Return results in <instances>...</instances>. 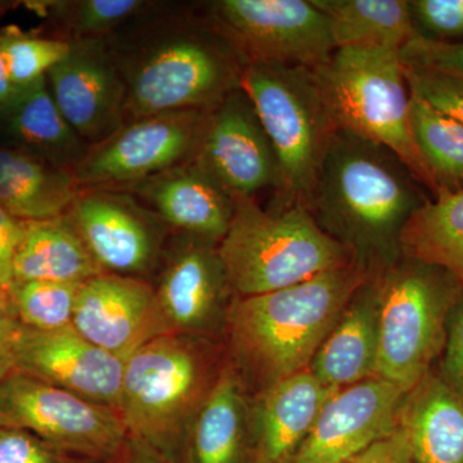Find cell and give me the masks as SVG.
I'll return each instance as SVG.
<instances>
[{"instance_id": "6da1fadb", "label": "cell", "mask_w": 463, "mask_h": 463, "mask_svg": "<svg viewBox=\"0 0 463 463\" xmlns=\"http://www.w3.org/2000/svg\"><path fill=\"white\" fill-rule=\"evenodd\" d=\"M125 87V123L206 109L240 90L249 60L206 3L156 2L106 39Z\"/></svg>"}, {"instance_id": "7a4b0ae2", "label": "cell", "mask_w": 463, "mask_h": 463, "mask_svg": "<svg viewBox=\"0 0 463 463\" xmlns=\"http://www.w3.org/2000/svg\"><path fill=\"white\" fill-rule=\"evenodd\" d=\"M411 170L389 148L339 130L319 170L310 214L355 264L377 276L402 258L399 239L426 199Z\"/></svg>"}, {"instance_id": "3957f363", "label": "cell", "mask_w": 463, "mask_h": 463, "mask_svg": "<svg viewBox=\"0 0 463 463\" xmlns=\"http://www.w3.org/2000/svg\"><path fill=\"white\" fill-rule=\"evenodd\" d=\"M373 274L358 264L289 288L232 298L225 331L243 383L261 390L309 368L347 303Z\"/></svg>"}, {"instance_id": "277c9868", "label": "cell", "mask_w": 463, "mask_h": 463, "mask_svg": "<svg viewBox=\"0 0 463 463\" xmlns=\"http://www.w3.org/2000/svg\"><path fill=\"white\" fill-rule=\"evenodd\" d=\"M219 254L237 297L277 291L355 264L349 250L319 227L306 205L274 201L263 209L255 197L234 201Z\"/></svg>"}, {"instance_id": "5b68a950", "label": "cell", "mask_w": 463, "mask_h": 463, "mask_svg": "<svg viewBox=\"0 0 463 463\" xmlns=\"http://www.w3.org/2000/svg\"><path fill=\"white\" fill-rule=\"evenodd\" d=\"M221 370L205 337L167 334L125 359L118 413L129 439L174 463Z\"/></svg>"}, {"instance_id": "8992f818", "label": "cell", "mask_w": 463, "mask_h": 463, "mask_svg": "<svg viewBox=\"0 0 463 463\" xmlns=\"http://www.w3.org/2000/svg\"><path fill=\"white\" fill-rule=\"evenodd\" d=\"M313 74L337 127L394 152L426 190L432 182L410 125V90L399 51L336 48Z\"/></svg>"}, {"instance_id": "52a82bcc", "label": "cell", "mask_w": 463, "mask_h": 463, "mask_svg": "<svg viewBox=\"0 0 463 463\" xmlns=\"http://www.w3.org/2000/svg\"><path fill=\"white\" fill-rule=\"evenodd\" d=\"M241 88L279 157L282 187L274 201L307 207L323 160L340 130L313 70L251 61Z\"/></svg>"}, {"instance_id": "ba28073f", "label": "cell", "mask_w": 463, "mask_h": 463, "mask_svg": "<svg viewBox=\"0 0 463 463\" xmlns=\"http://www.w3.org/2000/svg\"><path fill=\"white\" fill-rule=\"evenodd\" d=\"M379 356L376 377L405 394L443 353L448 315L463 286L446 270L401 258L377 274Z\"/></svg>"}, {"instance_id": "9c48e42d", "label": "cell", "mask_w": 463, "mask_h": 463, "mask_svg": "<svg viewBox=\"0 0 463 463\" xmlns=\"http://www.w3.org/2000/svg\"><path fill=\"white\" fill-rule=\"evenodd\" d=\"M0 428L18 429L91 461L111 463L129 435L112 408L20 371L0 381Z\"/></svg>"}, {"instance_id": "30bf717a", "label": "cell", "mask_w": 463, "mask_h": 463, "mask_svg": "<svg viewBox=\"0 0 463 463\" xmlns=\"http://www.w3.org/2000/svg\"><path fill=\"white\" fill-rule=\"evenodd\" d=\"M206 109L127 121L105 141L90 146L72 170L79 190H118L192 161Z\"/></svg>"}, {"instance_id": "8fae6325", "label": "cell", "mask_w": 463, "mask_h": 463, "mask_svg": "<svg viewBox=\"0 0 463 463\" xmlns=\"http://www.w3.org/2000/svg\"><path fill=\"white\" fill-rule=\"evenodd\" d=\"M206 7L249 62L315 69L336 50L330 20L312 0H215Z\"/></svg>"}, {"instance_id": "7c38bea8", "label": "cell", "mask_w": 463, "mask_h": 463, "mask_svg": "<svg viewBox=\"0 0 463 463\" xmlns=\"http://www.w3.org/2000/svg\"><path fill=\"white\" fill-rule=\"evenodd\" d=\"M105 273L146 279L163 260L173 233L132 194L85 188L65 214Z\"/></svg>"}, {"instance_id": "4fadbf2b", "label": "cell", "mask_w": 463, "mask_h": 463, "mask_svg": "<svg viewBox=\"0 0 463 463\" xmlns=\"http://www.w3.org/2000/svg\"><path fill=\"white\" fill-rule=\"evenodd\" d=\"M192 161L234 200L281 191L279 157L242 88L206 109Z\"/></svg>"}, {"instance_id": "5bb4252c", "label": "cell", "mask_w": 463, "mask_h": 463, "mask_svg": "<svg viewBox=\"0 0 463 463\" xmlns=\"http://www.w3.org/2000/svg\"><path fill=\"white\" fill-rule=\"evenodd\" d=\"M155 294L170 334L209 337L225 326L233 289L219 243L172 233Z\"/></svg>"}, {"instance_id": "9a60e30c", "label": "cell", "mask_w": 463, "mask_h": 463, "mask_svg": "<svg viewBox=\"0 0 463 463\" xmlns=\"http://www.w3.org/2000/svg\"><path fill=\"white\" fill-rule=\"evenodd\" d=\"M47 81L63 118L90 147L123 127L127 87L108 42L71 43Z\"/></svg>"}, {"instance_id": "2e32d148", "label": "cell", "mask_w": 463, "mask_h": 463, "mask_svg": "<svg viewBox=\"0 0 463 463\" xmlns=\"http://www.w3.org/2000/svg\"><path fill=\"white\" fill-rule=\"evenodd\" d=\"M405 392L379 377L336 390L286 463H346L398 426Z\"/></svg>"}, {"instance_id": "e0dca14e", "label": "cell", "mask_w": 463, "mask_h": 463, "mask_svg": "<svg viewBox=\"0 0 463 463\" xmlns=\"http://www.w3.org/2000/svg\"><path fill=\"white\" fill-rule=\"evenodd\" d=\"M14 365V371L118 412L125 359L94 345L72 326L38 331L21 325Z\"/></svg>"}, {"instance_id": "ac0fdd59", "label": "cell", "mask_w": 463, "mask_h": 463, "mask_svg": "<svg viewBox=\"0 0 463 463\" xmlns=\"http://www.w3.org/2000/svg\"><path fill=\"white\" fill-rule=\"evenodd\" d=\"M72 327L94 345L123 359L170 334L154 285L111 273L81 283Z\"/></svg>"}, {"instance_id": "d6986e66", "label": "cell", "mask_w": 463, "mask_h": 463, "mask_svg": "<svg viewBox=\"0 0 463 463\" xmlns=\"http://www.w3.org/2000/svg\"><path fill=\"white\" fill-rule=\"evenodd\" d=\"M118 191L136 197L174 233L216 243L227 234L236 201L194 161Z\"/></svg>"}, {"instance_id": "ffe728a7", "label": "cell", "mask_w": 463, "mask_h": 463, "mask_svg": "<svg viewBox=\"0 0 463 463\" xmlns=\"http://www.w3.org/2000/svg\"><path fill=\"white\" fill-rule=\"evenodd\" d=\"M335 392L309 370L259 392L250 405V463L288 462Z\"/></svg>"}, {"instance_id": "44dd1931", "label": "cell", "mask_w": 463, "mask_h": 463, "mask_svg": "<svg viewBox=\"0 0 463 463\" xmlns=\"http://www.w3.org/2000/svg\"><path fill=\"white\" fill-rule=\"evenodd\" d=\"M379 292L376 276L358 288L307 370L332 390L376 377Z\"/></svg>"}, {"instance_id": "7402d4cb", "label": "cell", "mask_w": 463, "mask_h": 463, "mask_svg": "<svg viewBox=\"0 0 463 463\" xmlns=\"http://www.w3.org/2000/svg\"><path fill=\"white\" fill-rule=\"evenodd\" d=\"M0 146L27 152L70 172L90 149L58 109L47 78L16 90L0 109Z\"/></svg>"}, {"instance_id": "603a6c76", "label": "cell", "mask_w": 463, "mask_h": 463, "mask_svg": "<svg viewBox=\"0 0 463 463\" xmlns=\"http://www.w3.org/2000/svg\"><path fill=\"white\" fill-rule=\"evenodd\" d=\"M416 463H463V395L430 371L405 394L398 413Z\"/></svg>"}, {"instance_id": "cb8c5ba5", "label": "cell", "mask_w": 463, "mask_h": 463, "mask_svg": "<svg viewBox=\"0 0 463 463\" xmlns=\"http://www.w3.org/2000/svg\"><path fill=\"white\" fill-rule=\"evenodd\" d=\"M187 463H250V405L232 362L221 368L194 417L183 453Z\"/></svg>"}, {"instance_id": "d4e9b609", "label": "cell", "mask_w": 463, "mask_h": 463, "mask_svg": "<svg viewBox=\"0 0 463 463\" xmlns=\"http://www.w3.org/2000/svg\"><path fill=\"white\" fill-rule=\"evenodd\" d=\"M79 191L70 170L0 146V207L14 218L38 222L63 216Z\"/></svg>"}, {"instance_id": "484cf974", "label": "cell", "mask_w": 463, "mask_h": 463, "mask_svg": "<svg viewBox=\"0 0 463 463\" xmlns=\"http://www.w3.org/2000/svg\"><path fill=\"white\" fill-rule=\"evenodd\" d=\"M105 273L66 215L25 222L14 282L83 283Z\"/></svg>"}, {"instance_id": "4316f807", "label": "cell", "mask_w": 463, "mask_h": 463, "mask_svg": "<svg viewBox=\"0 0 463 463\" xmlns=\"http://www.w3.org/2000/svg\"><path fill=\"white\" fill-rule=\"evenodd\" d=\"M402 258L446 270L463 286V190L439 191L405 223Z\"/></svg>"}, {"instance_id": "83f0119b", "label": "cell", "mask_w": 463, "mask_h": 463, "mask_svg": "<svg viewBox=\"0 0 463 463\" xmlns=\"http://www.w3.org/2000/svg\"><path fill=\"white\" fill-rule=\"evenodd\" d=\"M331 24L336 48L401 51L419 35L405 0H312Z\"/></svg>"}, {"instance_id": "f1b7e54d", "label": "cell", "mask_w": 463, "mask_h": 463, "mask_svg": "<svg viewBox=\"0 0 463 463\" xmlns=\"http://www.w3.org/2000/svg\"><path fill=\"white\" fill-rule=\"evenodd\" d=\"M410 125L414 145L437 192L463 190L462 125L412 93H410Z\"/></svg>"}, {"instance_id": "f546056e", "label": "cell", "mask_w": 463, "mask_h": 463, "mask_svg": "<svg viewBox=\"0 0 463 463\" xmlns=\"http://www.w3.org/2000/svg\"><path fill=\"white\" fill-rule=\"evenodd\" d=\"M151 0H52L32 3L47 20V36L69 43L106 41Z\"/></svg>"}, {"instance_id": "4dcf8cb0", "label": "cell", "mask_w": 463, "mask_h": 463, "mask_svg": "<svg viewBox=\"0 0 463 463\" xmlns=\"http://www.w3.org/2000/svg\"><path fill=\"white\" fill-rule=\"evenodd\" d=\"M81 283L14 282L7 288L18 322L38 331L72 326L76 297Z\"/></svg>"}, {"instance_id": "1f68e13d", "label": "cell", "mask_w": 463, "mask_h": 463, "mask_svg": "<svg viewBox=\"0 0 463 463\" xmlns=\"http://www.w3.org/2000/svg\"><path fill=\"white\" fill-rule=\"evenodd\" d=\"M0 47L11 83L20 90L47 78L69 51V43L20 32L0 33Z\"/></svg>"}, {"instance_id": "d6a6232c", "label": "cell", "mask_w": 463, "mask_h": 463, "mask_svg": "<svg viewBox=\"0 0 463 463\" xmlns=\"http://www.w3.org/2000/svg\"><path fill=\"white\" fill-rule=\"evenodd\" d=\"M410 93L421 97L463 127V79L420 67L403 65Z\"/></svg>"}, {"instance_id": "836d02e7", "label": "cell", "mask_w": 463, "mask_h": 463, "mask_svg": "<svg viewBox=\"0 0 463 463\" xmlns=\"http://www.w3.org/2000/svg\"><path fill=\"white\" fill-rule=\"evenodd\" d=\"M0 463H102L63 452L30 432L0 428Z\"/></svg>"}, {"instance_id": "e575fe53", "label": "cell", "mask_w": 463, "mask_h": 463, "mask_svg": "<svg viewBox=\"0 0 463 463\" xmlns=\"http://www.w3.org/2000/svg\"><path fill=\"white\" fill-rule=\"evenodd\" d=\"M405 66L435 70L463 79V42H440L416 35L399 51Z\"/></svg>"}, {"instance_id": "d590c367", "label": "cell", "mask_w": 463, "mask_h": 463, "mask_svg": "<svg viewBox=\"0 0 463 463\" xmlns=\"http://www.w3.org/2000/svg\"><path fill=\"white\" fill-rule=\"evenodd\" d=\"M410 8L422 36L440 42L463 36V0H413Z\"/></svg>"}, {"instance_id": "8d00e7d4", "label": "cell", "mask_w": 463, "mask_h": 463, "mask_svg": "<svg viewBox=\"0 0 463 463\" xmlns=\"http://www.w3.org/2000/svg\"><path fill=\"white\" fill-rule=\"evenodd\" d=\"M441 365L443 379L463 395V289L448 315Z\"/></svg>"}, {"instance_id": "74e56055", "label": "cell", "mask_w": 463, "mask_h": 463, "mask_svg": "<svg viewBox=\"0 0 463 463\" xmlns=\"http://www.w3.org/2000/svg\"><path fill=\"white\" fill-rule=\"evenodd\" d=\"M25 234V222L14 218L0 207V288L14 283V265Z\"/></svg>"}, {"instance_id": "f35d334b", "label": "cell", "mask_w": 463, "mask_h": 463, "mask_svg": "<svg viewBox=\"0 0 463 463\" xmlns=\"http://www.w3.org/2000/svg\"><path fill=\"white\" fill-rule=\"evenodd\" d=\"M20 327L8 291L0 288V381L16 370L14 346Z\"/></svg>"}, {"instance_id": "ab89813d", "label": "cell", "mask_w": 463, "mask_h": 463, "mask_svg": "<svg viewBox=\"0 0 463 463\" xmlns=\"http://www.w3.org/2000/svg\"><path fill=\"white\" fill-rule=\"evenodd\" d=\"M346 463H416L407 441L399 430L374 441Z\"/></svg>"}, {"instance_id": "60d3db41", "label": "cell", "mask_w": 463, "mask_h": 463, "mask_svg": "<svg viewBox=\"0 0 463 463\" xmlns=\"http://www.w3.org/2000/svg\"><path fill=\"white\" fill-rule=\"evenodd\" d=\"M111 463H174L146 444L129 439L120 456Z\"/></svg>"}, {"instance_id": "b9f144b4", "label": "cell", "mask_w": 463, "mask_h": 463, "mask_svg": "<svg viewBox=\"0 0 463 463\" xmlns=\"http://www.w3.org/2000/svg\"><path fill=\"white\" fill-rule=\"evenodd\" d=\"M16 93L14 85L9 79L7 66H5V58H3L2 47H0V109L8 105L9 100Z\"/></svg>"}]
</instances>
